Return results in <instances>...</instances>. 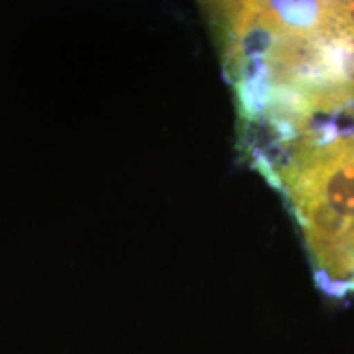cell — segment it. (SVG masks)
<instances>
[{
    "label": "cell",
    "instance_id": "cell-2",
    "mask_svg": "<svg viewBox=\"0 0 354 354\" xmlns=\"http://www.w3.org/2000/svg\"><path fill=\"white\" fill-rule=\"evenodd\" d=\"M276 0H212L223 17L232 43L240 39L261 12L272 7Z\"/></svg>",
    "mask_w": 354,
    "mask_h": 354
},
{
    "label": "cell",
    "instance_id": "cell-1",
    "mask_svg": "<svg viewBox=\"0 0 354 354\" xmlns=\"http://www.w3.org/2000/svg\"><path fill=\"white\" fill-rule=\"evenodd\" d=\"M271 179L302 228L322 289L354 294V133L292 145Z\"/></svg>",
    "mask_w": 354,
    "mask_h": 354
}]
</instances>
